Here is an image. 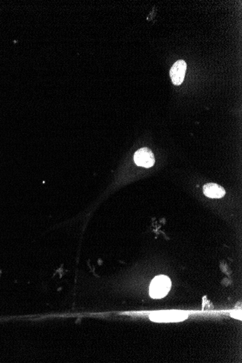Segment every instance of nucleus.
<instances>
[{
  "label": "nucleus",
  "mask_w": 242,
  "mask_h": 363,
  "mask_svg": "<svg viewBox=\"0 0 242 363\" xmlns=\"http://www.w3.org/2000/svg\"><path fill=\"white\" fill-rule=\"evenodd\" d=\"M171 288V279L166 275H158L153 280L150 284V295L153 299H161L168 295Z\"/></svg>",
  "instance_id": "1"
},
{
  "label": "nucleus",
  "mask_w": 242,
  "mask_h": 363,
  "mask_svg": "<svg viewBox=\"0 0 242 363\" xmlns=\"http://www.w3.org/2000/svg\"><path fill=\"white\" fill-rule=\"evenodd\" d=\"M188 313L183 311L153 312L150 315V320L158 323H171L186 320Z\"/></svg>",
  "instance_id": "2"
},
{
  "label": "nucleus",
  "mask_w": 242,
  "mask_h": 363,
  "mask_svg": "<svg viewBox=\"0 0 242 363\" xmlns=\"http://www.w3.org/2000/svg\"><path fill=\"white\" fill-rule=\"evenodd\" d=\"M133 159L136 165L147 168L153 167L155 162L153 152L147 147H144L136 151Z\"/></svg>",
  "instance_id": "3"
},
{
  "label": "nucleus",
  "mask_w": 242,
  "mask_h": 363,
  "mask_svg": "<svg viewBox=\"0 0 242 363\" xmlns=\"http://www.w3.org/2000/svg\"><path fill=\"white\" fill-rule=\"evenodd\" d=\"M186 63L184 60H178L170 70V76L174 85L179 86L183 83L186 74Z\"/></svg>",
  "instance_id": "4"
},
{
  "label": "nucleus",
  "mask_w": 242,
  "mask_h": 363,
  "mask_svg": "<svg viewBox=\"0 0 242 363\" xmlns=\"http://www.w3.org/2000/svg\"><path fill=\"white\" fill-rule=\"evenodd\" d=\"M203 192L204 195L212 199H220L225 195L224 188L214 183H206L203 186Z\"/></svg>",
  "instance_id": "5"
},
{
  "label": "nucleus",
  "mask_w": 242,
  "mask_h": 363,
  "mask_svg": "<svg viewBox=\"0 0 242 363\" xmlns=\"http://www.w3.org/2000/svg\"><path fill=\"white\" fill-rule=\"evenodd\" d=\"M231 317L239 320H242V310H235L231 313Z\"/></svg>",
  "instance_id": "6"
}]
</instances>
